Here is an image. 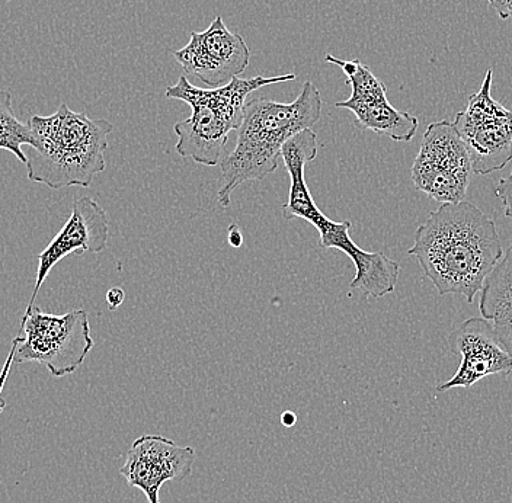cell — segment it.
<instances>
[{"label": "cell", "mask_w": 512, "mask_h": 503, "mask_svg": "<svg viewBox=\"0 0 512 503\" xmlns=\"http://www.w3.org/2000/svg\"><path fill=\"white\" fill-rule=\"evenodd\" d=\"M418 259L440 296L459 294L473 303L501 262V237L494 220L469 201L441 204L416 229L408 251Z\"/></svg>", "instance_id": "obj_1"}, {"label": "cell", "mask_w": 512, "mask_h": 503, "mask_svg": "<svg viewBox=\"0 0 512 503\" xmlns=\"http://www.w3.org/2000/svg\"><path fill=\"white\" fill-rule=\"evenodd\" d=\"M322 115V96L312 80L303 83L302 92L291 104L268 98L246 102L238 128L235 149L223 156L222 187L217 203L226 208L239 185L262 181L280 166L288 140L315 126Z\"/></svg>", "instance_id": "obj_2"}, {"label": "cell", "mask_w": 512, "mask_h": 503, "mask_svg": "<svg viewBox=\"0 0 512 503\" xmlns=\"http://www.w3.org/2000/svg\"><path fill=\"white\" fill-rule=\"evenodd\" d=\"M34 146L27 155L28 179L51 189L91 187L105 171L108 136L114 130L107 120H91L62 104L48 117L30 120Z\"/></svg>", "instance_id": "obj_3"}, {"label": "cell", "mask_w": 512, "mask_h": 503, "mask_svg": "<svg viewBox=\"0 0 512 503\" xmlns=\"http://www.w3.org/2000/svg\"><path fill=\"white\" fill-rule=\"evenodd\" d=\"M318 149V136L310 128L284 144L283 160L290 176V191L287 203L281 207L283 217L286 220H306L315 226L319 232L320 248L338 249L354 264L355 277L350 284L352 290H360L364 297L382 299L396 290L399 264L382 252H367L358 248L350 236L351 221L338 223L319 210L304 178L306 166L318 156Z\"/></svg>", "instance_id": "obj_4"}, {"label": "cell", "mask_w": 512, "mask_h": 503, "mask_svg": "<svg viewBox=\"0 0 512 503\" xmlns=\"http://www.w3.org/2000/svg\"><path fill=\"white\" fill-rule=\"evenodd\" d=\"M296 79V75L251 79L233 78L227 85L214 89H201L181 76L178 83L166 88V98L178 99L191 107V117L178 121L174 130L178 136L176 152L198 165L217 166L223 159L229 133L238 130L243 120L246 99L252 92Z\"/></svg>", "instance_id": "obj_5"}, {"label": "cell", "mask_w": 512, "mask_h": 503, "mask_svg": "<svg viewBox=\"0 0 512 503\" xmlns=\"http://www.w3.org/2000/svg\"><path fill=\"white\" fill-rule=\"evenodd\" d=\"M21 333L11 349L14 362H38L56 378L75 373L95 345L89 315L83 309L57 316L34 307L22 317Z\"/></svg>", "instance_id": "obj_6"}, {"label": "cell", "mask_w": 512, "mask_h": 503, "mask_svg": "<svg viewBox=\"0 0 512 503\" xmlns=\"http://www.w3.org/2000/svg\"><path fill=\"white\" fill-rule=\"evenodd\" d=\"M473 168L466 143L454 123H432L422 137L412 165V182L418 191L440 204L464 201Z\"/></svg>", "instance_id": "obj_7"}, {"label": "cell", "mask_w": 512, "mask_h": 503, "mask_svg": "<svg viewBox=\"0 0 512 503\" xmlns=\"http://www.w3.org/2000/svg\"><path fill=\"white\" fill-rule=\"evenodd\" d=\"M492 76L489 69L480 91L454 120L478 175L501 171L512 160V111L492 98Z\"/></svg>", "instance_id": "obj_8"}, {"label": "cell", "mask_w": 512, "mask_h": 503, "mask_svg": "<svg viewBox=\"0 0 512 503\" xmlns=\"http://www.w3.org/2000/svg\"><path fill=\"white\" fill-rule=\"evenodd\" d=\"M326 62L341 67L352 92L347 101L336 102V108L351 111L358 126L386 136L395 142H411L418 130V118L409 112L396 110L387 99V89L373 72L358 60L336 59L332 54Z\"/></svg>", "instance_id": "obj_9"}, {"label": "cell", "mask_w": 512, "mask_h": 503, "mask_svg": "<svg viewBox=\"0 0 512 503\" xmlns=\"http://www.w3.org/2000/svg\"><path fill=\"white\" fill-rule=\"evenodd\" d=\"M175 59L188 75L220 88L245 72L251 62V51L242 35L229 31L222 16H216L203 32H192L187 46L176 50Z\"/></svg>", "instance_id": "obj_10"}, {"label": "cell", "mask_w": 512, "mask_h": 503, "mask_svg": "<svg viewBox=\"0 0 512 503\" xmlns=\"http://www.w3.org/2000/svg\"><path fill=\"white\" fill-rule=\"evenodd\" d=\"M195 458L194 448L181 447L160 435H143L131 444L120 474L130 488L142 490L147 502L160 503L162 486L190 477Z\"/></svg>", "instance_id": "obj_11"}, {"label": "cell", "mask_w": 512, "mask_h": 503, "mask_svg": "<svg viewBox=\"0 0 512 503\" xmlns=\"http://www.w3.org/2000/svg\"><path fill=\"white\" fill-rule=\"evenodd\" d=\"M448 345L454 354L462 357L459 370L437 392L454 387L470 389L485 377L512 373V355L499 341L494 325L485 317H470L448 336Z\"/></svg>", "instance_id": "obj_12"}, {"label": "cell", "mask_w": 512, "mask_h": 503, "mask_svg": "<svg viewBox=\"0 0 512 503\" xmlns=\"http://www.w3.org/2000/svg\"><path fill=\"white\" fill-rule=\"evenodd\" d=\"M110 239V220L107 213L95 200L89 197L79 198L73 203L72 214L63 229L48 243L46 249L38 255V271L34 291L25 312L34 309L35 299L43 287L44 281L66 256L99 253L105 251Z\"/></svg>", "instance_id": "obj_13"}, {"label": "cell", "mask_w": 512, "mask_h": 503, "mask_svg": "<svg viewBox=\"0 0 512 503\" xmlns=\"http://www.w3.org/2000/svg\"><path fill=\"white\" fill-rule=\"evenodd\" d=\"M482 317L494 325L499 341L512 355V287L486 278L480 291L479 301Z\"/></svg>", "instance_id": "obj_14"}, {"label": "cell", "mask_w": 512, "mask_h": 503, "mask_svg": "<svg viewBox=\"0 0 512 503\" xmlns=\"http://www.w3.org/2000/svg\"><path fill=\"white\" fill-rule=\"evenodd\" d=\"M34 146L30 123L16 118L11 92L0 89V149L8 150L19 162L27 165V153L22 147Z\"/></svg>", "instance_id": "obj_15"}, {"label": "cell", "mask_w": 512, "mask_h": 503, "mask_svg": "<svg viewBox=\"0 0 512 503\" xmlns=\"http://www.w3.org/2000/svg\"><path fill=\"white\" fill-rule=\"evenodd\" d=\"M489 277L499 283L511 285L512 287V246L507 249L505 255L502 256L501 262L496 265L494 271Z\"/></svg>", "instance_id": "obj_16"}, {"label": "cell", "mask_w": 512, "mask_h": 503, "mask_svg": "<svg viewBox=\"0 0 512 503\" xmlns=\"http://www.w3.org/2000/svg\"><path fill=\"white\" fill-rule=\"evenodd\" d=\"M496 197L504 204V213L508 219L512 220V172L507 178L499 181L498 187L495 189Z\"/></svg>", "instance_id": "obj_17"}, {"label": "cell", "mask_w": 512, "mask_h": 503, "mask_svg": "<svg viewBox=\"0 0 512 503\" xmlns=\"http://www.w3.org/2000/svg\"><path fill=\"white\" fill-rule=\"evenodd\" d=\"M488 3L502 21L512 19V0H488Z\"/></svg>", "instance_id": "obj_18"}, {"label": "cell", "mask_w": 512, "mask_h": 503, "mask_svg": "<svg viewBox=\"0 0 512 503\" xmlns=\"http://www.w3.org/2000/svg\"><path fill=\"white\" fill-rule=\"evenodd\" d=\"M124 299H126V293H124V290H121V288L114 287L108 290L107 303L110 309H118V307L124 303Z\"/></svg>", "instance_id": "obj_19"}, {"label": "cell", "mask_w": 512, "mask_h": 503, "mask_svg": "<svg viewBox=\"0 0 512 503\" xmlns=\"http://www.w3.org/2000/svg\"><path fill=\"white\" fill-rule=\"evenodd\" d=\"M227 239H229V243L233 248H240V246H242L243 236L236 224H232V226L229 227V235H227Z\"/></svg>", "instance_id": "obj_20"}, {"label": "cell", "mask_w": 512, "mask_h": 503, "mask_svg": "<svg viewBox=\"0 0 512 503\" xmlns=\"http://www.w3.org/2000/svg\"><path fill=\"white\" fill-rule=\"evenodd\" d=\"M296 422L297 416L294 412H284L283 415H281V424L287 426V428L296 425Z\"/></svg>", "instance_id": "obj_21"}]
</instances>
